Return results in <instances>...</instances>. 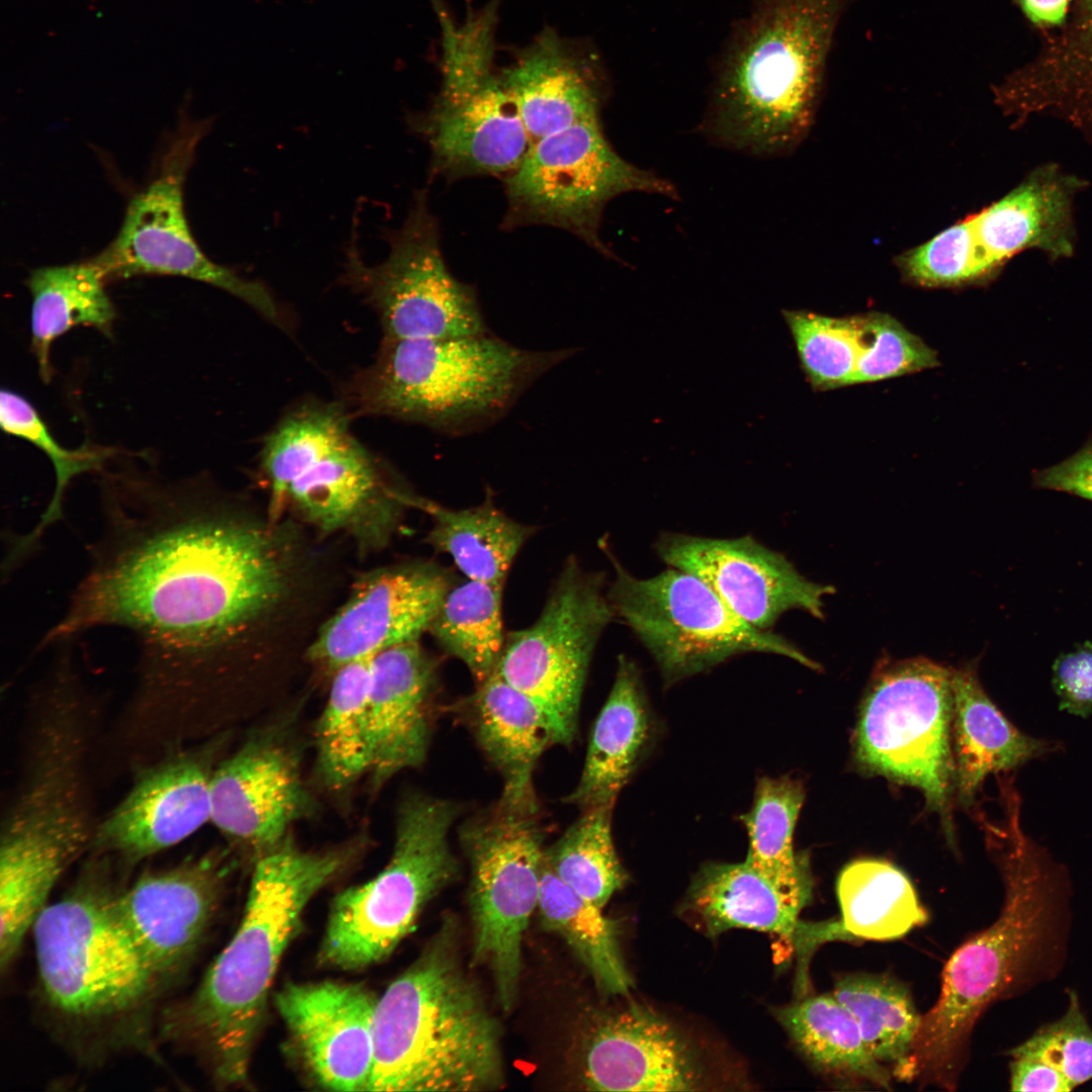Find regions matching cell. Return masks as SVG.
<instances>
[{
  "instance_id": "1",
  "label": "cell",
  "mask_w": 1092,
  "mask_h": 1092,
  "mask_svg": "<svg viewBox=\"0 0 1092 1092\" xmlns=\"http://www.w3.org/2000/svg\"><path fill=\"white\" fill-rule=\"evenodd\" d=\"M193 478L125 467L102 475V527L62 619L60 642L101 627L138 645L123 704L136 726L189 729L218 661L285 584L283 560L261 530L210 503Z\"/></svg>"
},
{
  "instance_id": "2",
  "label": "cell",
  "mask_w": 1092,
  "mask_h": 1092,
  "mask_svg": "<svg viewBox=\"0 0 1092 1092\" xmlns=\"http://www.w3.org/2000/svg\"><path fill=\"white\" fill-rule=\"evenodd\" d=\"M72 642L58 644L23 705L0 823V925L11 935L32 927L62 876L87 856L100 818L94 788L106 703L86 680Z\"/></svg>"
},
{
  "instance_id": "3",
  "label": "cell",
  "mask_w": 1092,
  "mask_h": 1092,
  "mask_svg": "<svg viewBox=\"0 0 1092 1092\" xmlns=\"http://www.w3.org/2000/svg\"><path fill=\"white\" fill-rule=\"evenodd\" d=\"M1005 819L988 825L1005 898L998 918L966 940L942 973L937 1002L924 1015L909 1081L953 1089L970 1035L995 1001L1055 978L1064 964L1070 927L1069 875L1020 826L1018 796L1004 798Z\"/></svg>"
},
{
  "instance_id": "4",
  "label": "cell",
  "mask_w": 1092,
  "mask_h": 1092,
  "mask_svg": "<svg viewBox=\"0 0 1092 1092\" xmlns=\"http://www.w3.org/2000/svg\"><path fill=\"white\" fill-rule=\"evenodd\" d=\"M352 847L305 850L288 836L254 859L242 921L192 995L167 1010L162 1034L200 1056L219 1084L242 1085L283 953L315 894Z\"/></svg>"
},
{
  "instance_id": "5",
  "label": "cell",
  "mask_w": 1092,
  "mask_h": 1092,
  "mask_svg": "<svg viewBox=\"0 0 1092 1092\" xmlns=\"http://www.w3.org/2000/svg\"><path fill=\"white\" fill-rule=\"evenodd\" d=\"M367 1091L477 1092L505 1084L502 1030L464 970L446 917L418 960L377 999Z\"/></svg>"
},
{
  "instance_id": "6",
  "label": "cell",
  "mask_w": 1092,
  "mask_h": 1092,
  "mask_svg": "<svg viewBox=\"0 0 1092 1092\" xmlns=\"http://www.w3.org/2000/svg\"><path fill=\"white\" fill-rule=\"evenodd\" d=\"M840 10L841 0H752L720 60L702 134L758 158L792 150L811 123Z\"/></svg>"
},
{
  "instance_id": "7",
  "label": "cell",
  "mask_w": 1092,
  "mask_h": 1092,
  "mask_svg": "<svg viewBox=\"0 0 1092 1092\" xmlns=\"http://www.w3.org/2000/svg\"><path fill=\"white\" fill-rule=\"evenodd\" d=\"M573 354L526 350L490 332L383 339L374 362L352 381L349 397L359 413L463 435L499 420L537 379Z\"/></svg>"
},
{
  "instance_id": "8",
  "label": "cell",
  "mask_w": 1092,
  "mask_h": 1092,
  "mask_svg": "<svg viewBox=\"0 0 1092 1092\" xmlns=\"http://www.w3.org/2000/svg\"><path fill=\"white\" fill-rule=\"evenodd\" d=\"M116 864L88 853L72 888L32 926L47 1005L87 1032L127 1031L161 988L116 913Z\"/></svg>"
},
{
  "instance_id": "9",
  "label": "cell",
  "mask_w": 1092,
  "mask_h": 1092,
  "mask_svg": "<svg viewBox=\"0 0 1092 1092\" xmlns=\"http://www.w3.org/2000/svg\"><path fill=\"white\" fill-rule=\"evenodd\" d=\"M459 811L452 801L423 794H411L401 802L388 863L370 881L339 893L332 903L322 963L358 970L395 949L423 907L459 873L449 844Z\"/></svg>"
},
{
  "instance_id": "10",
  "label": "cell",
  "mask_w": 1092,
  "mask_h": 1092,
  "mask_svg": "<svg viewBox=\"0 0 1092 1092\" xmlns=\"http://www.w3.org/2000/svg\"><path fill=\"white\" fill-rule=\"evenodd\" d=\"M277 517L289 502L325 532L369 512L396 515L406 490L388 482L380 462L352 434L340 404L305 402L275 426L261 450Z\"/></svg>"
},
{
  "instance_id": "11",
  "label": "cell",
  "mask_w": 1092,
  "mask_h": 1092,
  "mask_svg": "<svg viewBox=\"0 0 1092 1092\" xmlns=\"http://www.w3.org/2000/svg\"><path fill=\"white\" fill-rule=\"evenodd\" d=\"M600 544L615 574L608 588L615 618L644 645L666 687L749 652L781 655L818 669V663L782 635L738 617L696 575L668 566L638 578L607 542Z\"/></svg>"
},
{
  "instance_id": "12",
  "label": "cell",
  "mask_w": 1092,
  "mask_h": 1092,
  "mask_svg": "<svg viewBox=\"0 0 1092 1092\" xmlns=\"http://www.w3.org/2000/svg\"><path fill=\"white\" fill-rule=\"evenodd\" d=\"M504 180L507 211L502 228L549 225L578 237L609 259L601 239L607 204L629 192L678 199L669 180L635 166L616 152L601 117L577 122L533 143Z\"/></svg>"
},
{
  "instance_id": "13",
  "label": "cell",
  "mask_w": 1092,
  "mask_h": 1092,
  "mask_svg": "<svg viewBox=\"0 0 1092 1092\" xmlns=\"http://www.w3.org/2000/svg\"><path fill=\"white\" fill-rule=\"evenodd\" d=\"M538 811L499 798L458 831L470 866L472 960L491 972L506 1011L517 998L522 942L539 901L545 833Z\"/></svg>"
},
{
  "instance_id": "14",
  "label": "cell",
  "mask_w": 1092,
  "mask_h": 1092,
  "mask_svg": "<svg viewBox=\"0 0 1092 1092\" xmlns=\"http://www.w3.org/2000/svg\"><path fill=\"white\" fill-rule=\"evenodd\" d=\"M953 670L924 657L883 661L862 701L854 734L867 770L919 789L949 828L954 790Z\"/></svg>"
},
{
  "instance_id": "15",
  "label": "cell",
  "mask_w": 1092,
  "mask_h": 1092,
  "mask_svg": "<svg viewBox=\"0 0 1092 1092\" xmlns=\"http://www.w3.org/2000/svg\"><path fill=\"white\" fill-rule=\"evenodd\" d=\"M428 192H415L403 223L386 233L387 257L368 265L350 241L340 281L362 295L380 318L383 339H446L489 332L475 288L444 259Z\"/></svg>"
},
{
  "instance_id": "16",
  "label": "cell",
  "mask_w": 1092,
  "mask_h": 1092,
  "mask_svg": "<svg viewBox=\"0 0 1092 1092\" xmlns=\"http://www.w3.org/2000/svg\"><path fill=\"white\" fill-rule=\"evenodd\" d=\"M614 619L604 575L569 557L539 618L506 636L494 673L542 710L557 744L568 745L575 736L590 660Z\"/></svg>"
},
{
  "instance_id": "17",
  "label": "cell",
  "mask_w": 1092,
  "mask_h": 1092,
  "mask_svg": "<svg viewBox=\"0 0 1092 1092\" xmlns=\"http://www.w3.org/2000/svg\"><path fill=\"white\" fill-rule=\"evenodd\" d=\"M208 122H183L162 157L159 171L129 201L119 232L92 262L106 281L141 275L190 278L241 299L278 324L280 309L261 282L211 261L187 223L183 189L195 150Z\"/></svg>"
},
{
  "instance_id": "18",
  "label": "cell",
  "mask_w": 1092,
  "mask_h": 1092,
  "mask_svg": "<svg viewBox=\"0 0 1092 1092\" xmlns=\"http://www.w3.org/2000/svg\"><path fill=\"white\" fill-rule=\"evenodd\" d=\"M220 736L168 750L129 775L121 799L99 818L89 853L132 867L196 833L211 817V779Z\"/></svg>"
},
{
  "instance_id": "19",
  "label": "cell",
  "mask_w": 1092,
  "mask_h": 1092,
  "mask_svg": "<svg viewBox=\"0 0 1092 1092\" xmlns=\"http://www.w3.org/2000/svg\"><path fill=\"white\" fill-rule=\"evenodd\" d=\"M231 866L229 851L210 849L145 872L116 892V913L161 987L186 968L200 946Z\"/></svg>"
},
{
  "instance_id": "20",
  "label": "cell",
  "mask_w": 1092,
  "mask_h": 1092,
  "mask_svg": "<svg viewBox=\"0 0 1092 1092\" xmlns=\"http://www.w3.org/2000/svg\"><path fill=\"white\" fill-rule=\"evenodd\" d=\"M655 551L667 566L702 579L732 612L760 630H771L790 610L822 619L823 598L834 592L807 579L784 554L751 536L667 533L656 541Z\"/></svg>"
},
{
  "instance_id": "21",
  "label": "cell",
  "mask_w": 1092,
  "mask_h": 1092,
  "mask_svg": "<svg viewBox=\"0 0 1092 1092\" xmlns=\"http://www.w3.org/2000/svg\"><path fill=\"white\" fill-rule=\"evenodd\" d=\"M453 576L434 563L412 564L365 577L347 604L328 622L308 650L333 671L373 657L429 632Z\"/></svg>"
},
{
  "instance_id": "22",
  "label": "cell",
  "mask_w": 1092,
  "mask_h": 1092,
  "mask_svg": "<svg viewBox=\"0 0 1092 1092\" xmlns=\"http://www.w3.org/2000/svg\"><path fill=\"white\" fill-rule=\"evenodd\" d=\"M811 387L827 391L936 367L937 353L890 314L783 310Z\"/></svg>"
},
{
  "instance_id": "23",
  "label": "cell",
  "mask_w": 1092,
  "mask_h": 1092,
  "mask_svg": "<svg viewBox=\"0 0 1092 1092\" xmlns=\"http://www.w3.org/2000/svg\"><path fill=\"white\" fill-rule=\"evenodd\" d=\"M210 795V823L254 859L287 838L309 806L295 754L274 736L250 739L221 758Z\"/></svg>"
},
{
  "instance_id": "24",
  "label": "cell",
  "mask_w": 1092,
  "mask_h": 1092,
  "mask_svg": "<svg viewBox=\"0 0 1092 1092\" xmlns=\"http://www.w3.org/2000/svg\"><path fill=\"white\" fill-rule=\"evenodd\" d=\"M431 151L435 176L506 178L523 161L531 138L500 75L488 71L435 103L412 122Z\"/></svg>"
},
{
  "instance_id": "25",
  "label": "cell",
  "mask_w": 1092,
  "mask_h": 1092,
  "mask_svg": "<svg viewBox=\"0 0 1092 1092\" xmlns=\"http://www.w3.org/2000/svg\"><path fill=\"white\" fill-rule=\"evenodd\" d=\"M376 1002L365 988L336 982L289 983L276 995L308 1071L324 1087L344 1092L368 1090Z\"/></svg>"
},
{
  "instance_id": "26",
  "label": "cell",
  "mask_w": 1092,
  "mask_h": 1092,
  "mask_svg": "<svg viewBox=\"0 0 1092 1092\" xmlns=\"http://www.w3.org/2000/svg\"><path fill=\"white\" fill-rule=\"evenodd\" d=\"M583 1083L593 1091H697L705 1076L697 1051L669 1020L629 1005L593 1032Z\"/></svg>"
},
{
  "instance_id": "27",
  "label": "cell",
  "mask_w": 1092,
  "mask_h": 1092,
  "mask_svg": "<svg viewBox=\"0 0 1092 1092\" xmlns=\"http://www.w3.org/2000/svg\"><path fill=\"white\" fill-rule=\"evenodd\" d=\"M436 691L437 663L419 640L391 646L372 657L369 776L374 787L425 761Z\"/></svg>"
},
{
  "instance_id": "28",
  "label": "cell",
  "mask_w": 1092,
  "mask_h": 1092,
  "mask_svg": "<svg viewBox=\"0 0 1092 1092\" xmlns=\"http://www.w3.org/2000/svg\"><path fill=\"white\" fill-rule=\"evenodd\" d=\"M1041 40L1034 57L995 86V101L1017 125L1055 117L1092 148V0H1071L1063 26Z\"/></svg>"
},
{
  "instance_id": "29",
  "label": "cell",
  "mask_w": 1092,
  "mask_h": 1092,
  "mask_svg": "<svg viewBox=\"0 0 1092 1092\" xmlns=\"http://www.w3.org/2000/svg\"><path fill=\"white\" fill-rule=\"evenodd\" d=\"M535 142L601 117L606 87L590 53L546 27L499 74Z\"/></svg>"
},
{
  "instance_id": "30",
  "label": "cell",
  "mask_w": 1092,
  "mask_h": 1092,
  "mask_svg": "<svg viewBox=\"0 0 1092 1092\" xmlns=\"http://www.w3.org/2000/svg\"><path fill=\"white\" fill-rule=\"evenodd\" d=\"M654 732L640 671L621 654L612 690L593 727L579 782L566 802L582 810L615 804L649 752Z\"/></svg>"
},
{
  "instance_id": "31",
  "label": "cell",
  "mask_w": 1092,
  "mask_h": 1092,
  "mask_svg": "<svg viewBox=\"0 0 1092 1092\" xmlns=\"http://www.w3.org/2000/svg\"><path fill=\"white\" fill-rule=\"evenodd\" d=\"M462 706L478 745L504 779L500 799L514 805H538L534 769L545 749L557 744L546 715L495 673L477 684Z\"/></svg>"
},
{
  "instance_id": "32",
  "label": "cell",
  "mask_w": 1092,
  "mask_h": 1092,
  "mask_svg": "<svg viewBox=\"0 0 1092 1092\" xmlns=\"http://www.w3.org/2000/svg\"><path fill=\"white\" fill-rule=\"evenodd\" d=\"M810 898L782 889L745 861L711 862L696 874L680 914L710 937L744 928L792 942Z\"/></svg>"
},
{
  "instance_id": "33",
  "label": "cell",
  "mask_w": 1092,
  "mask_h": 1092,
  "mask_svg": "<svg viewBox=\"0 0 1092 1092\" xmlns=\"http://www.w3.org/2000/svg\"><path fill=\"white\" fill-rule=\"evenodd\" d=\"M952 753L954 790L971 803L984 779L1058 751V742L1015 727L985 693L975 666L953 670Z\"/></svg>"
},
{
  "instance_id": "34",
  "label": "cell",
  "mask_w": 1092,
  "mask_h": 1092,
  "mask_svg": "<svg viewBox=\"0 0 1092 1092\" xmlns=\"http://www.w3.org/2000/svg\"><path fill=\"white\" fill-rule=\"evenodd\" d=\"M403 502L431 517L428 543L448 554L469 579L504 585L517 554L536 530L508 517L489 491L480 505L460 510L408 491Z\"/></svg>"
},
{
  "instance_id": "35",
  "label": "cell",
  "mask_w": 1092,
  "mask_h": 1092,
  "mask_svg": "<svg viewBox=\"0 0 1092 1092\" xmlns=\"http://www.w3.org/2000/svg\"><path fill=\"white\" fill-rule=\"evenodd\" d=\"M105 283L92 260L40 267L29 274L31 349L43 381L51 379V348L59 337L79 326L111 334L116 312Z\"/></svg>"
},
{
  "instance_id": "36",
  "label": "cell",
  "mask_w": 1092,
  "mask_h": 1092,
  "mask_svg": "<svg viewBox=\"0 0 1092 1092\" xmlns=\"http://www.w3.org/2000/svg\"><path fill=\"white\" fill-rule=\"evenodd\" d=\"M775 1015L818 1070L851 1084L891 1087L892 1073L871 1056L855 1019L832 994L802 997Z\"/></svg>"
},
{
  "instance_id": "37",
  "label": "cell",
  "mask_w": 1092,
  "mask_h": 1092,
  "mask_svg": "<svg viewBox=\"0 0 1092 1092\" xmlns=\"http://www.w3.org/2000/svg\"><path fill=\"white\" fill-rule=\"evenodd\" d=\"M540 922L559 934L608 995H627L633 987L620 946L619 922L585 900L543 860L537 906Z\"/></svg>"
},
{
  "instance_id": "38",
  "label": "cell",
  "mask_w": 1092,
  "mask_h": 1092,
  "mask_svg": "<svg viewBox=\"0 0 1092 1092\" xmlns=\"http://www.w3.org/2000/svg\"><path fill=\"white\" fill-rule=\"evenodd\" d=\"M371 659L355 660L335 670L316 725L317 767L325 785L332 790L351 786L369 775L371 768L368 709Z\"/></svg>"
},
{
  "instance_id": "39",
  "label": "cell",
  "mask_w": 1092,
  "mask_h": 1092,
  "mask_svg": "<svg viewBox=\"0 0 1092 1092\" xmlns=\"http://www.w3.org/2000/svg\"><path fill=\"white\" fill-rule=\"evenodd\" d=\"M836 894L841 929L851 937L896 939L927 920L910 880L885 860L848 863L838 876Z\"/></svg>"
},
{
  "instance_id": "40",
  "label": "cell",
  "mask_w": 1092,
  "mask_h": 1092,
  "mask_svg": "<svg viewBox=\"0 0 1092 1092\" xmlns=\"http://www.w3.org/2000/svg\"><path fill=\"white\" fill-rule=\"evenodd\" d=\"M804 798L799 781L763 777L756 784L751 809L740 818L749 840L744 861L782 889L811 897L808 858L796 853L793 844Z\"/></svg>"
},
{
  "instance_id": "41",
  "label": "cell",
  "mask_w": 1092,
  "mask_h": 1092,
  "mask_svg": "<svg viewBox=\"0 0 1092 1092\" xmlns=\"http://www.w3.org/2000/svg\"><path fill=\"white\" fill-rule=\"evenodd\" d=\"M831 994L855 1019L871 1056L907 1080L921 1022L907 988L883 976L854 974L838 979Z\"/></svg>"
},
{
  "instance_id": "42",
  "label": "cell",
  "mask_w": 1092,
  "mask_h": 1092,
  "mask_svg": "<svg viewBox=\"0 0 1092 1092\" xmlns=\"http://www.w3.org/2000/svg\"><path fill=\"white\" fill-rule=\"evenodd\" d=\"M504 585L466 578L455 582L429 632L445 653L465 664L476 685L491 676L503 654Z\"/></svg>"
},
{
  "instance_id": "43",
  "label": "cell",
  "mask_w": 1092,
  "mask_h": 1092,
  "mask_svg": "<svg viewBox=\"0 0 1092 1092\" xmlns=\"http://www.w3.org/2000/svg\"><path fill=\"white\" fill-rule=\"evenodd\" d=\"M0 425L7 435L25 440L42 451L53 465L56 478L52 498L38 522L26 534L11 538L3 566L11 574L39 547L49 529L63 519V503L71 481L82 473L101 471L112 453L88 445L75 450L63 447L31 402L10 389H2L0 393Z\"/></svg>"
},
{
  "instance_id": "44",
  "label": "cell",
  "mask_w": 1092,
  "mask_h": 1092,
  "mask_svg": "<svg viewBox=\"0 0 1092 1092\" xmlns=\"http://www.w3.org/2000/svg\"><path fill=\"white\" fill-rule=\"evenodd\" d=\"M614 805L582 810V815L545 849V859L559 879L602 909L629 880L613 842Z\"/></svg>"
},
{
  "instance_id": "45",
  "label": "cell",
  "mask_w": 1092,
  "mask_h": 1092,
  "mask_svg": "<svg viewBox=\"0 0 1092 1092\" xmlns=\"http://www.w3.org/2000/svg\"><path fill=\"white\" fill-rule=\"evenodd\" d=\"M900 263L911 281L927 287L977 282L996 273L978 245L970 217L907 252Z\"/></svg>"
},
{
  "instance_id": "46",
  "label": "cell",
  "mask_w": 1092,
  "mask_h": 1092,
  "mask_svg": "<svg viewBox=\"0 0 1092 1092\" xmlns=\"http://www.w3.org/2000/svg\"><path fill=\"white\" fill-rule=\"evenodd\" d=\"M1010 1057L1039 1060L1059 1071L1076 1088L1092 1079V1028L1077 993H1069L1065 1013L1039 1027L1008 1052Z\"/></svg>"
},
{
  "instance_id": "47",
  "label": "cell",
  "mask_w": 1092,
  "mask_h": 1092,
  "mask_svg": "<svg viewBox=\"0 0 1092 1092\" xmlns=\"http://www.w3.org/2000/svg\"><path fill=\"white\" fill-rule=\"evenodd\" d=\"M1053 689L1059 709L1087 718L1092 713V644L1061 654L1053 665Z\"/></svg>"
},
{
  "instance_id": "48",
  "label": "cell",
  "mask_w": 1092,
  "mask_h": 1092,
  "mask_svg": "<svg viewBox=\"0 0 1092 1092\" xmlns=\"http://www.w3.org/2000/svg\"><path fill=\"white\" fill-rule=\"evenodd\" d=\"M1034 480L1039 487L1092 502V441L1067 460L1036 472Z\"/></svg>"
},
{
  "instance_id": "49",
  "label": "cell",
  "mask_w": 1092,
  "mask_h": 1092,
  "mask_svg": "<svg viewBox=\"0 0 1092 1092\" xmlns=\"http://www.w3.org/2000/svg\"><path fill=\"white\" fill-rule=\"evenodd\" d=\"M1010 1090L1021 1092H1068L1074 1088L1056 1069L1027 1057H1011Z\"/></svg>"
},
{
  "instance_id": "50",
  "label": "cell",
  "mask_w": 1092,
  "mask_h": 1092,
  "mask_svg": "<svg viewBox=\"0 0 1092 1092\" xmlns=\"http://www.w3.org/2000/svg\"><path fill=\"white\" fill-rule=\"evenodd\" d=\"M1027 24L1040 36L1057 31L1065 23L1071 0H1015Z\"/></svg>"
}]
</instances>
